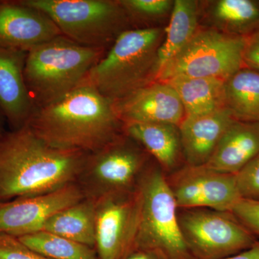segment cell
<instances>
[{
	"mask_svg": "<svg viewBox=\"0 0 259 259\" xmlns=\"http://www.w3.org/2000/svg\"><path fill=\"white\" fill-rule=\"evenodd\" d=\"M89 153L48 144L28 125L0 137V201L48 193L76 182Z\"/></svg>",
	"mask_w": 259,
	"mask_h": 259,
	"instance_id": "obj_1",
	"label": "cell"
},
{
	"mask_svg": "<svg viewBox=\"0 0 259 259\" xmlns=\"http://www.w3.org/2000/svg\"><path fill=\"white\" fill-rule=\"evenodd\" d=\"M26 125L51 146L87 153L96 152L124 134L113 103L86 83L35 109Z\"/></svg>",
	"mask_w": 259,
	"mask_h": 259,
	"instance_id": "obj_2",
	"label": "cell"
},
{
	"mask_svg": "<svg viewBox=\"0 0 259 259\" xmlns=\"http://www.w3.org/2000/svg\"><path fill=\"white\" fill-rule=\"evenodd\" d=\"M165 29H131L122 32L81 83L90 85L115 103L154 82Z\"/></svg>",
	"mask_w": 259,
	"mask_h": 259,
	"instance_id": "obj_3",
	"label": "cell"
},
{
	"mask_svg": "<svg viewBox=\"0 0 259 259\" xmlns=\"http://www.w3.org/2000/svg\"><path fill=\"white\" fill-rule=\"evenodd\" d=\"M107 51L83 47L64 35L29 51L24 76L35 108L58 101L79 87Z\"/></svg>",
	"mask_w": 259,
	"mask_h": 259,
	"instance_id": "obj_4",
	"label": "cell"
},
{
	"mask_svg": "<svg viewBox=\"0 0 259 259\" xmlns=\"http://www.w3.org/2000/svg\"><path fill=\"white\" fill-rule=\"evenodd\" d=\"M40 10L62 35L79 45L108 51L122 32L133 29L120 0H20Z\"/></svg>",
	"mask_w": 259,
	"mask_h": 259,
	"instance_id": "obj_5",
	"label": "cell"
},
{
	"mask_svg": "<svg viewBox=\"0 0 259 259\" xmlns=\"http://www.w3.org/2000/svg\"><path fill=\"white\" fill-rule=\"evenodd\" d=\"M141 210L133 246L156 250L166 259H194L178 219V206L166 175L153 160L138 185Z\"/></svg>",
	"mask_w": 259,
	"mask_h": 259,
	"instance_id": "obj_6",
	"label": "cell"
},
{
	"mask_svg": "<svg viewBox=\"0 0 259 259\" xmlns=\"http://www.w3.org/2000/svg\"><path fill=\"white\" fill-rule=\"evenodd\" d=\"M153 160L141 144L124 133L89 153L76 182L85 198L95 201L109 194L134 192Z\"/></svg>",
	"mask_w": 259,
	"mask_h": 259,
	"instance_id": "obj_7",
	"label": "cell"
},
{
	"mask_svg": "<svg viewBox=\"0 0 259 259\" xmlns=\"http://www.w3.org/2000/svg\"><path fill=\"white\" fill-rule=\"evenodd\" d=\"M245 36L199 27L190 42L168 61L156 81L175 78H213L226 81L245 67Z\"/></svg>",
	"mask_w": 259,
	"mask_h": 259,
	"instance_id": "obj_8",
	"label": "cell"
},
{
	"mask_svg": "<svg viewBox=\"0 0 259 259\" xmlns=\"http://www.w3.org/2000/svg\"><path fill=\"white\" fill-rule=\"evenodd\" d=\"M182 236L194 259H223L248 249L256 238L231 212L179 209Z\"/></svg>",
	"mask_w": 259,
	"mask_h": 259,
	"instance_id": "obj_9",
	"label": "cell"
},
{
	"mask_svg": "<svg viewBox=\"0 0 259 259\" xmlns=\"http://www.w3.org/2000/svg\"><path fill=\"white\" fill-rule=\"evenodd\" d=\"M166 177L179 209L231 212L241 199L236 175L221 173L204 165L185 164Z\"/></svg>",
	"mask_w": 259,
	"mask_h": 259,
	"instance_id": "obj_10",
	"label": "cell"
},
{
	"mask_svg": "<svg viewBox=\"0 0 259 259\" xmlns=\"http://www.w3.org/2000/svg\"><path fill=\"white\" fill-rule=\"evenodd\" d=\"M140 210L138 190L109 194L96 200L95 248L99 259H121L133 246Z\"/></svg>",
	"mask_w": 259,
	"mask_h": 259,
	"instance_id": "obj_11",
	"label": "cell"
},
{
	"mask_svg": "<svg viewBox=\"0 0 259 259\" xmlns=\"http://www.w3.org/2000/svg\"><path fill=\"white\" fill-rule=\"evenodd\" d=\"M83 198L74 182L48 193L0 201V233L19 238L37 232L51 216Z\"/></svg>",
	"mask_w": 259,
	"mask_h": 259,
	"instance_id": "obj_12",
	"label": "cell"
},
{
	"mask_svg": "<svg viewBox=\"0 0 259 259\" xmlns=\"http://www.w3.org/2000/svg\"><path fill=\"white\" fill-rule=\"evenodd\" d=\"M62 35L52 20L20 0H0V47L28 53Z\"/></svg>",
	"mask_w": 259,
	"mask_h": 259,
	"instance_id": "obj_13",
	"label": "cell"
},
{
	"mask_svg": "<svg viewBox=\"0 0 259 259\" xmlns=\"http://www.w3.org/2000/svg\"><path fill=\"white\" fill-rule=\"evenodd\" d=\"M122 123H168L180 126L185 109L168 83L156 81L113 103Z\"/></svg>",
	"mask_w": 259,
	"mask_h": 259,
	"instance_id": "obj_14",
	"label": "cell"
},
{
	"mask_svg": "<svg viewBox=\"0 0 259 259\" xmlns=\"http://www.w3.org/2000/svg\"><path fill=\"white\" fill-rule=\"evenodd\" d=\"M27 55L0 47V111L11 131L26 125L35 111L24 76Z\"/></svg>",
	"mask_w": 259,
	"mask_h": 259,
	"instance_id": "obj_15",
	"label": "cell"
},
{
	"mask_svg": "<svg viewBox=\"0 0 259 259\" xmlns=\"http://www.w3.org/2000/svg\"><path fill=\"white\" fill-rule=\"evenodd\" d=\"M236 120L227 107L205 115L185 117L179 126L185 164L205 165L223 135Z\"/></svg>",
	"mask_w": 259,
	"mask_h": 259,
	"instance_id": "obj_16",
	"label": "cell"
},
{
	"mask_svg": "<svg viewBox=\"0 0 259 259\" xmlns=\"http://www.w3.org/2000/svg\"><path fill=\"white\" fill-rule=\"evenodd\" d=\"M259 154V123L236 120L226 131L204 166L236 175Z\"/></svg>",
	"mask_w": 259,
	"mask_h": 259,
	"instance_id": "obj_17",
	"label": "cell"
},
{
	"mask_svg": "<svg viewBox=\"0 0 259 259\" xmlns=\"http://www.w3.org/2000/svg\"><path fill=\"white\" fill-rule=\"evenodd\" d=\"M124 133L143 146L166 176L185 165L178 125L127 123Z\"/></svg>",
	"mask_w": 259,
	"mask_h": 259,
	"instance_id": "obj_18",
	"label": "cell"
},
{
	"mask_svg": "<svg viewBox=\"0 0 259 259\" xmlns=\"http://www.w3.org/2000/svg\"><path fill=\"white\" fill-rule=\"evenodd\" d=\"M200 7L202 27L241 36L259 28V2L215 0L200 2Z\"/></svg>",
	"mask_w": 259,
	"mask_h": 259,
	"instance_id": "obj_19",
	"label": "cell"
},
{
	"mask_svg": "<svg viewBox=\"0 0 259 259\" xmlns=\"http://www.w3.org/2000/svg\"><path fill=\"white\" fill-rule=\"evenodd\" d=\"M200 1L175 0L171 16L165 29V36L158 54V74L190 42L200 27Z\"/></svg>",
	"mask_w": 259,
	"mask_h": 259,
	"instance_id": "obj_20",
	"label": "cell"
},
{
	"mask_svg": "<svg viewBox=\"0 0 259 259\" xmlns=\"http://www.w3.org/2000/svg\"><path fill=\"white\" fill-rule=\"evenodd\" d=\"M176 92L185 117L210 113L226 107V81L213 78H175L163 81Z\"/></svg>",
	"mask_w": 259,
	"mask_h": 259,
	"instance_id": "obj_21",
	"label": "cell"
},
{
	"mask_svg": "<svg viewBox=\"0 0 259 259\" xmlns=\"http://www.w3.org/2000/svg\"><path fill=\"white\" fill-rule=\"evenodd\" d=\"M96 201L83 198L49 218L37 231H45L95 247Z\"/></svg>",
	"mask_w": 259,
	"mask_h": 259,
	"instance_id": "obj_22",
	"label": "cell"
},
{
	"mask_svg": "<svg viewBox=\"0 0 259 259\" xmlns=\"http://www.w3.org/2000/svg\"><path fill=\"white\" fill-rule=\"evenodd\" d=\"M226 107L236 120L259 123V73L243 67L225 83Z\"/></svg>",
	"mask_w": 259,
	"mask_h": 259,
	"instance_id": "obj_23",
	"label": "cell"
},
{
	"mask_svg": "<svg viewBox=\"0 0 259 259\" xmlns=\"http://www.w3.org/2000/svg\"><path fill=\"white\" fill-rule=\"evenodd\" d=\"M18 238L49 259H99L95 248L48 232H34Z\"/></svg>",
	"mask_w": 259,
	"mask_h": 259,
	"instance_id": "obj_24",
	"label": "cell"
},
{
	"mask_svg": "<svg viewBox=\"0 0 259 259\" xmlns=\"http://www.w3.org/2000/svg\"><path fill=\"white\" fill-rule=\"evenodd\" d=\"M133 29L166 27L175 0H120Z\"/></svg>",
	"mask_w": 259,
	"mask_h": 259,
	"instance_id": "obj_25",
	"label": "cell"
},
{
	"mask_svg": "<svg viewBox=\"0 0 259 259\" xmlns=\"http://www.w3.org/2000/svg\"><path fill=\"white\" fill-rule=\"evenodd\" d=\"M241 199L259 202V154L236 175Z\"/></svg>",
	"mask_w": 259,
	"mask_h": 259,
	"instance_id": "obj_26",
	"label": "cell"
},
{
	"mask_svg": "<svg viewBox=\"0 0 259 259\" xmlns=\"http://www.w3.org/2000/svg\"><path fill=\"white\" fill-rule=\"evenodd\" d=\"M0 259H49L29 248L18 237L0 233Z\"/></svg>",
	"mask_w": 259,
	"mask_h": 259,
	"instance_id": "obj_27",
	"label": "cell"
},
{
	"mask_svg": "<svg viewBox=\"0 0 259 259\" xmlns=\"http://www.w3.org/2000/svg\"><path fill=\"white\" fill-rule=\"evenodd\" d=\"M231 212L255 236H259L258 201L241 199Z\"/></svg>",
	"mask_w": 259,
	"mask_h": 259,
	"instance_id": "obj_28",
	"label": "cell"
},
{
	"mask_svg": "<svg viewBox=\"0 0 259 259\" xmlns=\"http://www.w3.org/2000/svg\"><path fill=\"white\" fill-rule=\"evenodd\" d=\"M243 58L245 67L259 73V28L245 36Z\"/></svg>",
	"mask_w": 259,
	"mask_h": 259,
	"instance_id": "obj_29",
	"label": "cell"
},
{
	"mask_svg": "<svg viewBox=\"0 0 259 259\" xmlns=\"http://www.w3.org/2000/svg\"><path fill=\"white\" fill-rule=\"evenodd\" d=\"M121 259H166L159 252L148 248L132 246Z\"/></svg>",
	"mask_w": 259,
	"mask_h": 259,
	"instance_id": "obj_30",
	"label": "cell"
},
{
	"mask_svg": "<svg viewBox=\"0 0 259 259\" xmlns=\"http://www.w3.org/2000/svg\"><path fill=\"white\" fill-rule=\"evenodd\" d=\"M223 259H259V241L244 251Z\"/></svg>",
	"mask_w": 259,
	"mask_h": 259,
	"instance_id": "obj_31",
	"label": "cell"
},
{
	"mask_svg": "<svg viewBox=\"0 0 259 259\" xmlns=\"http://www.w3.org/2000/svg\"><path fill=\"white\" fill-rule=\"evenodd\" d=\"M5 121L6 120H5L4 116H3L1 111H0V137H1V136L5 134V131H6L4 127Z\"/></svg>",
	"mask_w": 259,
	"mask_h": 259,
	"instance_id": "obj_32",
	"label": "cell"
}]
</instances>
